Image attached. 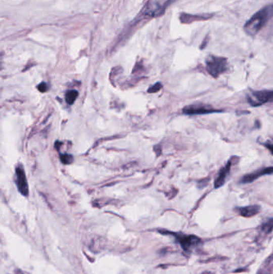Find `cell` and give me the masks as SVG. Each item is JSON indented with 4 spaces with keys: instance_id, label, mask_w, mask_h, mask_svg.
I'll use <instances>...</instances> for the list:
<instances>
[{
    "instance_id": "obj_1",
    "label": "cell",
    "mask_w": 273,
    "mask_h": 274,
    "mask_svg": "<svg viewBox=\"0 0 273 274\" xmlns=\"http://www.w3.org/2000/svg\"><path fill=\"white\" fill-rule=\"evenodd\" d=\"M273 6L267 5L256 12L244 25V31L251 36L257 35L258 32L268 23L272 17Z\"/></svg>"
},
{
    "instance_id": "obj_2",
    "label": "cell",
    "mask_w": 273,
    "mask_h": 274,
    "mask_svg": "<svg viewBox=\"0 0 273 274\" xmlns=\"http://www.w3.org/2000/svg\"><path fill=\"white\" fill-rule=\"evenodd\" d=\"M205 63L207 71L213 78H218L229 68V63L226 58L211 55L206 58Z\"/></svg>"
},
{
    "instance_id": "obj_3",
    "label": "cell",
    "mask_w": 273,
    "mask_h": 274,
    "mask_svg": "<svg viewBox=\"0 0 273 274\" xmlns=\"http://www.w3.org/2000/svg\"><path fill=\"white\" fill-rule=\"evenodd\" d=\"M162 234H169L173 236L176 240V242L180 245L182 249L186 252H190L191 249L199 246L201 243L200 238L194 235H185V234L175 233V232H167V231H160Z\"/></svg>"
},
{
    "instance_id": "obj_4",
    "label": "cell",
    "mask_w": 273,
    "mask_h": 274,
    "mask_svg": "<svg viewBox=\"0 0 273 274\" xmlns=\"http://www.w3.org/2000/svg\"><path fill=\"white\" fill-rule=\"evenodd\" d=\"M272 90L253 91L247 95V100L252 107H259L272 100Z\"/></svg>"
},
{
    "instance_id": "obj_5",
    "label": "cell",
    "mask_w": 273,
    "mask_h": 274,
    "mask_svg": "<svg viewBox=\"0 0 273 274\" xmlns=\"http://www.w3.org/2000/svg\"><path fill=\"white\" fill-rule=\"evenodd\" d=\"M220 111L214 109L212 107L204 105V104H192V105L186 106L183 108V113L185 115H206V114L214 113V112H219Z\"/></svg>"
},
{
    "instance_id": "obj_6",
    "label": "cell",
    "mask_w": 273,
    "mask_h": 274,
    "mask_svg": "<svg viewBox=\"0 0 273 274\" xmlns=\"http://www.w3.org/2000/svg\"><path fill=\"white\" fill-rule=\"evenodd\" d=\"M239 158L237 156H233L231 159L228 161L227 164L221 168V169L219 170V173H218L217 177L215 178V182H214V187L215 188H219L224 184L226 179H227L228 176H229L230 171H231L232 167L234 163H236V161L238 160Z\"/></svg>"
},
{
    "instance_id": "obj_7",
    "label": "cell",
    "mask_w": 273,
    "mask_h": 274,
    "mask_svg": "<svg viewBox=\"0 0 273 274\" xmlns=\"http://www.w3.org/2000/svg\"><path fill=\"white\" fill-rule=\"evenodd\" d=\"M16 184H17L18 189L22 195H28L29 189H28L27 177H26L24 169L21 165L16 169Z\"/></svg>"
},
{
    "instance_id": "obj_8",
    "label": "cell",
    "mask_w": 273,
    "mask_h": 274,
    "mask_svg": "<svg viewBox=\"0 0 273 274\" xmlns=\"http://www.w3.org/2000/svg\"><path fill=\"white\" fill-rule=\"evenodd\" d=\"M272 167L264 168V169H260L256 171L254 173L246 174L241 180V183L242 184H248V183L253 182L254 180H257L258 178L265 176V175H271L272 173Z\"/></svg>"
},
{
    "instance_id": "obj_9",
    "label": "cell",
    "mask_w": 273,
    "mask_h": 274,
    "mask_svg": "<svg viewBox=\"0 0 273 274\" xmlns=\"http://www.w3.org/2000/svg\"><path fill=\"white\" fill-rule=\"evenodd\" d=\"M169 1L170 0H168L167 2L164 3V4H160V3L159 2L152 4V6L148 8L146 14H148V15H149L150 16H152V17L160 16L162 14H164L166 7L169 4Z\"/></svg>"
},
{
    "instance_id": "obj_10",
    "label": "cell",
    "mask_w": 273,
    "mask_h": 274,
    "mask_svg": "<svg viewBox=\"0 0 273 274\" xmlns=\"http://www.w3.org/2000/svg\"><path fill=\"white\" fill-rule=\"evenodd\" d=\"M237 210L242 217H252L260 213V207L259 205H249L245 207L237 208Z\"/></svg>"
},
{
    "instance_id": "obj_11",
    "label": "cell",
    "mask_w": 273,
    "mask_h": 274,
    "mask_svg": "<svg viewBox=\"0 0 273 274\" xmlns=\"http://www.w3.org/2000/svg\"><path fill=\"white\" fill-rule=\"evenodd\" d=\"M210 18V16H190V15H187V14H183L180 16V20L182 23H192L194 20H202V19H208Z\"/></svg>"
},
{
    "instance_id": "obj_12",
    "label": "cell",
    "mask_w": 273,
    "mask_h": 274,
    "mask_svg": "<svg viewBox=\"0 0 273 274\" xmlns=\"http://www.w3.org/2000/svg\"><path fill=\"white\" fill-rule=\"evenodd\" d=\"M78 96V92L76 91H69L66 94V101L69 104H73Z\"/></svg>"
},
{
    "instance_id": "obj_13",
    "label": "cell",
    "mask_w": 273,
    "mask_h": 274,
    "mask_svg": "<svg viewBox=\"0 0 273 274\" xmlns=\"http://www.w3.org/2000/svg\"><path fill=\"white\" fill-rule=\"evenodd\" d=\"M273 221L272 218H270L267 222L262 225V230L266 233H271L272 231Z\"/></svg>"
},
{
    "instance_id": "obj_14",
    "label": "cell",
    "mask_w": 273,
    "mask_h": 274,
    "mask_svg": "<svg viewBox=\"0 0 273 274\" xmlns=\"http://www.w3.org/2000/svg\"><path fill=\"white\" fill-rule=\"evenodd\" d=\"M161 83H156V84H155L154 85H152V86H151L150 88L148 89V92H149V93H156V92L161 90Z\"/></svg>"
},
{
    "instance_id": "obj_15",
    "label": "cell",
    "mask_w": 273,
    "mask_h": 274,
    "mask_svg": "<svg viewBox=\"0 0 273 274\" xmlns=\"http://www.w3.org/2000/svg\"><path fill=\"white\" fill-rule=\"evenodd\" d=\"M60 158H61L62 162L64 164H67V165L71 164L73 161V158L71 155H62Z\"/></svg>"
},
{
    "instance_id": "obj_16",
    "label": "cell",
    "mask_w": 273,
    "mask_h": 274,
    "mask_svg": "<svg viewBox=\"0 0 273 274\" xmlns=\"http://www.w3.org/2000/svg\"><path fill=\"white\" fill-rule=\"evenodd\" d=\"M38 89L41 92H45L48 90V85H47L46 83H42L39 85Z\"/></svg>"
},
{
    "instance_id": "obj_17",
    "label": "cell",
    "mask_w": 273,
    "mask_h": 274,
    "mask_svg": "<svg viewBox=\"0 0 273 274\" xmlns=\"http://www.w3.org/2000/svg\"><path fill=\"white\" fill-rule=\"evenodd\" d=\"M264 145H265L266 148H268V150L271 151V153L272 154L273 147L272 143H271V141L265 142V143H264Z\"/></svg>"
}]
</instances>
